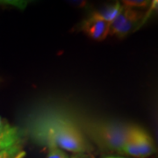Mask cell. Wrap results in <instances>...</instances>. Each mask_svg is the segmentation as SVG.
Here are the masks:
<instances>
[{
    "mask_svg": "<svg viewBox=\"0 0 158 158\" xmlns=\"http://www.w3.org/2000/svg\"><path fill=\"white\" fill-rule=\"evenodd\" d=\"M27 132L35 142L47 147L55 146L73 154L94 150L77 120L62 113L47 112L36 115L28 124Z\"/></svg>",
    "mask_w": 158,
    "mask_h": 158,
    "instance_id": "6da1fadb",
    "label": "cell"
},
{
    "mask_svg": "<svg viewBox=\"0 0 158 158\" xmlns=\"http://www.w3.org/2000/svg\"><path fill=\"white\" fill-rule=\"evenodd\" d=\"M79 127L85 135L103 150L120 152L128 140L131 125L115 121H84Z\"/></svg>",
    "mask_w": 158,
    "mask_h": 158,
    "instance_id": "7a4b0ae2",
    "label": "cell"
},
{
    "mask_svg": "<svg viewBox=\"0 0 158 158\" xmlns=\"http://www.w3.org/2000/svg\"><path fill=\"white\" fill-rule=\"evenodd\" d=\"M156 145L151 135L146 130L131 125L128 140L119 154L136 158H146L156 153Z\"/></svg>",
    "mask_w": 158,
    "mask_h": 158,
    "instance_id": "3957f363",
    "label": "cell"
},
{
    "mask_svg": "<svg viewBox=\"0 0 158 158\" xmlns=\"http://www.w3.org/2000/svg\"><path fill=\"white\" fill-rule=\"evenodd\" d=\"M146 19V11L128 7H123L122 11L110 25L109 35L124 38L138 28L141 21Z\"/></svg>",
    "mask_w": 158,
    "mask_h": 158,
    "instance_id": "277c9868",
    "label": "cell"
},
{
    "mask_svg": "<svg viewBox=\"0 0 158 158\" xmlns=\"http://www.w3.org/2000/svg\"><path fill=\"white\" fill-rule=\"evenodd\" d=\"M80 27L85 34H87L90 39L95 40H104L109 35L110 24L98 19L92 13L90 17L85 19L81 23Z\"/></svg>",
    "mask_w": 158,
    "mask_h": 158,
    "instance_id": "5b68a950",
    "label": "cell"
},
{
    "mask_svg": "<svg viewBox=\"0 0 158 158\" xmlns=\"http://www.w3.org/2000/svg\"><path fill=\"white\" fill-rule=\"evenodd\" d=\"M24 132L17 127L11 126L6 118L0 116V146L6 148L24 142Z\"/></svg>",
    "mask_w": 158,
    "mask_h": 158,
    "instance_id": "8992f818",
    "label": "cell"
},
{
    "mask_svg": "<svg viewBox=\"0 0 158 158\" xmlns=\"http://www.w3.org/2000/svg\"><path fill=\"white\" fill-rule=\"evenodd\" d=\"M123 7L124 6H122L121 2H115L113 4H110V5H107L105 7H103L99 11H93L91 13L94 14L98 19L109 23L111 25V23L118 17L120 11H122Z\"/></svg>",
    "mask_w": 158,
    "mask_h": 158,
    "instance_id": "52a82bcc",
    "label": "cell"
},
{
    "mask_svg": "<svg viewBox=\"0 0 158 158\" xmlns=\"http://www.w3.org/2000/svg\"><path fill=\"white\" fill-rule=\"evenodd\" d=\"M24 142L12 145L0 150V158H23L26 153L23 150Z\"/></svg>",
    "mask_w": 158,
    "mask_h": 158,
    "instance_id": "ba28073f",
    "label": "cell"
},
{
    "mask_svg": "<svg viewBox=\"0 0 158 158\" xmlns=\"http://www.w3.org/2000/svg\"><path fill=\"white\" fill-rule=\"evenodd\" d=\"M151 2L148 0H125L121 4L125 7L133 8V9H140V8H147L150 6Z\"/></svg>",
    "mask_w": 158,
    "mask_h": 158,
    "instance_id": "9c48e42d",
    "label": "cell"
},
{
    "mask_svg": "<svg viewBox=\"0 0 158 158\" xmlns=\"http://www.w3.org/2000/svg\"><path fill=\"white\" fill-rule=\"evenodd\" d=\"M48 148V153L47 158H69V156L59 148L50 146Z\"/></svg>",
    "mask_w": 158,
    "mask_h": 158,
    "instance_id": "30bf717a",
    "label": "cell"
},
{
    "mask_svg": "<svg viewBox=\"0 0 158 158\" xmlns=\"http://www.w3.org/2000/svg\"><path fill=\"white\" fill-rule=\"evenodd\" d=\"M0 5H6V6H13L20 9H24L27 5V1H0Z\"/></svg>",
    "mask_w": 158,
    "mask_h": 158,
    "instance_id": "8fae6325",
    "label": "cell"
},
{
    "mask_svg": "<svg viewBox=\"0 0 158 158\" xmlns=\"http://www.w3.org/2000/svg\"><path fill=\"white\" fill-rule=\"evenodd\" d=\"M69 158H95L91 153H76Z\"/></svg>",
    "mask_w": 158,
    "mask_h": 158,
    "instance_id": "7c38bea8",
    "label": "cell"
},
{
    "mask_svg": "<svg viewBox=\"0 0 158 158\" xmlns=\"http://www.w3.org/2000/svg\"><path fill=\"white\" fill-rule=\"evenodd\" d=\"M72 6H75L76 7H78V8H84L86 7V6L88 5L86 1L84 0H76V1H70L69 2Z\"/></svg>",
    "mask_w": 158,
    "mask_h": 158,
    "instance_id": "4fadbf2b",
    "label": "cell"
},
{
    "mask_svg": "<svg viewBox=\"0 0 158 158\" xmlns=\"http://www.w3.org/2000/svg\"><path fill=\"white\" fill-rule=\"evenodd\" d=\"M105 158H124V157H119V156H107V157Z\"/></svg>",
    "mask_w": 158,
    "mask_h": 158,
    "instance_id": "5bb4252c",
    "label": "cell"
},
{
    "mask_svg": "<svg viewBox=\"0 0 158 158\" xmlns=\"http://www.w3.org/2000/svg\"><path fill=\"white\" fill-rule=\"evenodd\" d=\"M1 149H4V148H3L1 147V146H0V150H1Z\"/></svg>",
    "mask_w": 158,
    "mask_h": 158,
    "instance_id": "9a60e30c",
    "label": "cell"
}]
</instances>
